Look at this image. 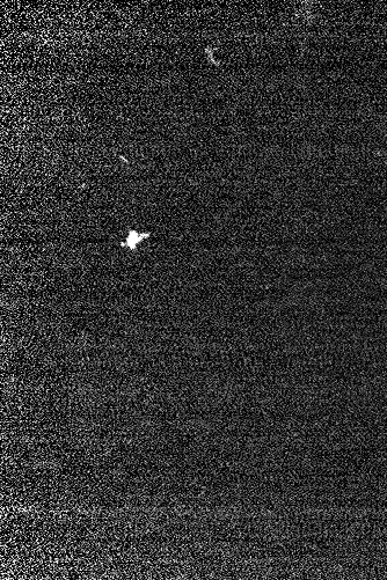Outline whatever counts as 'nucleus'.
I'll list each match as a JSON object with an SVG mask.
<instances>
[{
  "instance_id": "f257e3e1",
  "label": "nucleus",
  "mask_w": 387,
  "mask_h": 580,
  "mask_svg": "<svg viewBox=\"0 0 387 580\" xmlns=\"http://www.w3.org/2000/svg\"><path fill=\"white\" fill-rule=\"evenodd\" d=\"M150 235L151 233H139L137 231H130L127 240H125V242L121 243V247L129 248L130 250L132 251L137 250L138 244H139L143 240L150 238Z\"/></svg>"
}]
</instances>
